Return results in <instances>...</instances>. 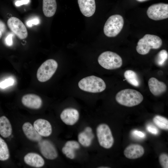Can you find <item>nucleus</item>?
<instances>
[{
    "label": "nucleus",
    "mask_w": 168,
    "mask_h": 168,
    "mask_svg": "<svg viewBox=\"0 0 168 168\" xmlns=\"http://www.w3.org/2000/svg\"><path fill=\"white\" fill-rule=\"evenodd\" d=\"M115 99L119 104L131 107L140 104L143 97L138 91L131 89H126L119 91L116 95Z\"/></svg>",
    "instance_id": "obj_1"
},
{
    "label": "nucleus",
    "mask_w": 168,
    "mask_h": 168,
    "mask_svg": "<svg viewBox=\"0 0 168 168\" xmlns=\"http://www.w3.org/2000/svg\"><path fill=\"white\" fill-rule=\"evenodd\" d=\"M162 45V40L158 36L147 34L139 40L136 49L139 54L145 55L149 52L151 49H158Z\"/></svg>",
    "instance_id": "obj_2"
},
{
    "label": "nucleus",
    "mask_w": 168,
    "mask_h": 168,
    "mask_svg": "<svg viewBox=\"0 0 168 168\" xmlns=\"http://www.w3.org/2000/svg\"><path fill=\"white\" fill-rule=\"evenodd\" d=\"M82 90L93 93L103 91L106 86L105 82L100 77L95 76H88L81 80L78 83Z\"/></svg>",
    "instance_id": "obj_3"
},
{
    "label": "nucleus",
    "mask_w": 168,
    "mask_h": 168,
    "mask_svg": "<svg viewBox=\"0 0 168 168\" xmlns=\"http://www.w3.org/2000/svg\"><path fill=\"white\" fill-rule=\"evenodd\" d=\"M98 61L101 67L108 70L119 68L123 63L122 59L119 55L110 51L101 53L98 58Z\"/></svg>",
    "instance_id": "obj_4"
},
{
    "label": "nucleus",
    "mask_w": 168,
    "mask_h": 168,
    "mask_svg": "<svg viewBox=\"0 0 168 168\" xmlns=\"http://www.w3.org/2000/svg\"><path fill=\"white\" fill-rule=\"evenodd\" d=\"M124 22V19L120 15L115 14L110 16L104 25V34L108 37L116 36L122 30Z\"/></svg>",
    "instance_id": "obj_5"
},
{
    "label": "nucleus",
    "mask_w": 168,
    "mask_h": 168,
    "mask_svg": "<svg viewBox=\"0 0 168 168\" xmlns=\"http://www.w3.org/2000/svg\"><path fill=\"white\" fill-rule=\"evenodd\" d=\"M96 133L100 145L105 149H109L113 146L114 139L109 126L105 124H99L96 129Z\"/></svg>",
    "instance_id": "obj_6"
},
{
    "label": "nucleus",
    "mask_w": 168,
    "mask_h": 168,
    "mask_svg": "<svg viewBox=\"0 0 168 168\" xmlns=\"http://www.w3.org/2000/svg\"><path fill=\"white\" fill-rule=\"evenodd\" d=\"M57 62L53 59H49L44 62L38 68L37 77L40 82L47 81L52 76L57 67Z\"/></svg>",
    "instance_id": "obj_7"
},
{
    "label": "nucleus",
    "mask_w": 168,
    "mask_h": 168,
    "mask_svg": "<svg viewBox=\"0 0 168 168\" xmlns=\"http://www.w3.org/2000/svg\"><path fill=\"white\" fill-rule=\"evenodd\" d=\"M148 17L152 20L158 21L168 17V4L164 3L155 4L150 6L147 11Z\"/></svg>",
    "instance_id": "obj_8"
},
{
    "label": "nucleus",
    "mask_w": 168,
    "mask_h": 168,
    "mask_svg": "<svg viewBox=\"0 0 168 168\" xmlns=\"http://www.w3.org/2000/svg\"><path fill=\"white\" fill-rule=\"evenodd\" d=\"M7 25L11 30L20 39L26 38L28 36L26 28L19 19L12 17L7 20Z\"/></svg>",
    "instance_id": "obj_9"
},
{
    "label": "nucleus",
    "mask_w": 168,
    "mask_h": 168,
    "mask_svg": "<svg viewBox=\"0 0 168 168\" xmlns=\"http://www.w3.org/2000/svg\"><path fill=\"white\" fill-rule=\"evenodd\" d=\"M38 144L40 152L45 158L53 160L57 157V151L51 141L47 139L42 140L38 142Z\"/></svg>",
    "instance_id": "obj_10"
},
{
    "label": "nucleus",
    "mask_w": 168,
    "mask_h": 168,
    "mask_svg": "<svg viewBox=\"0 0 168 168\" xmlns=\"http://www.w3.org/2000/svg\"><path fill=\"white\" fill-rule=\"evenodd\" d=\"M62 121L65 124L68 125L75 124L78 120L79 114L76 109L69 108L64 109L60 115Z\"/></svg>",
    "instance_id": "obj_11"
},
{
    "label": "nucleus",
    "mask_w": 168,
    "mask_h": 168,
    "mask_svg": "<svg viewBox=\"0 0 168 168\" xmlns=\"http://www.w3.org/2000/svg\"><path fill=\"white\" fill-rule=\"evenodd\" d=\"M33 126L41 136L48 137L52 133V126L50 122L45 119H39L36 120L33 123Z\"/></svg>",
    "instance_id": "obj_12"
},
{
    "label": "nucleus",
    "mask_w": 168,
    "mask_h": 168,
    "mask_svg": "<svg viewBox=\"0 0 168 168\" xmlns=\"http://www.w3.org/2000/svg\"><path fill=\"white\" fill-rule=\"evenodd\" d=\"M22 104L26 107L32 109H38L42 105L41 98L34 94H27L24 96L21 99Z\"/></svg>",
    "instance_id": "obj_13"
},
{
    "label": "nucleus",
    "mask_w": 168,
    "mask_h": 168,
    "mask_svg": "<svg viewBox=\"0 0 168 168\" xmlns=\"http://www.w3.org/2000/svg\"><path fill=\"white\" fill-rule=\"evenodd\" d=\"M149 90L155 96H158L166 91L167 86L163 82L158 81L156 78L152 77L148 82Z\"/></svg>",
    "instance_id": "obj_14"
},
{
    "label": "nucleus",
    "mask_w": 168,
    "mask_h": 168,
    "mask_svg": "<svg viewBox=\"0 0 168 168\" xmlns=\"http://www.w3.org/2000/svg\"><path fill=\"white\" fill-rule=\"evenodd\" d=\"M144 149L141 145L138 144H132L124 149V154L126 157L130 159L139 158L144 154Z\"/></svg>",
    "instance_id": "obj_15"
},
{
    "label": "nucleus",
    "mask_w": 168,
    "mask_h": 168,
    "mask_svg": "<svg viewBox=\"0 0 168 168\" xmlns=\"http://www.w3.org/2000/svg\"><path fill=\"white\" fill-rule=\"evenodd\" d=\"M80 9L85 16L89 17L94 13L96 8L95 0H77Z\"/></svg>",
    "instance_id": "obj_16"
},
{
    "label": "nucleus",
    "mask_w": 168,
    "mask_h": 168,
    "mask_svg": "<svg viewBox=\"0 0 168 168\" xmlns=\"http://www.w3.org/2000/svg\"><path fill=\"white\" fill-rule=\"evenodd\" d=\"M24 161L27 165L36 168L41 167L45 163L43 158L39 154L34 152H30L26 155Z\"/></svg>",
    "instance_id": "obj_17"
},
{
    "label": "nucleus",
    "mask_w": 168,
    "mask_h": 168,
    "mask_svg": "<svg viewBox=\"0 0 168 168\" xmlns=\"http://www.w3.org/2000/svg\"><path fill=\"white\" fill-rule=\"evenodd\" d=\"M22 129L26 136L30 140L39 142L42 140V136L38 133L30 123H25L22 125Z\"/></svg>",
    "instance_id": "obj_18"
},
{
    "label": "nucleus",
    "mask_w": 168,
    "mask_h": 168,
    "mask_svg": "<svg viewBox=\"0 0 168 168\" xmlns=\"http://www.w3.org/2000/svg\"><path fill=\"white\" fill-rule=\"evenodd\" d=\"M94 137L91 128L87 127L85 128L83 131L81 132L78 134V142L82 146L86 147H88L91 145Z\"/></svg>",
    "instance_id": "obj_19"
},
{
    "label": "nucleus",
    "mask_w": 168,
    "mask_h": 168,
    "mask_svg": "<svg viewBox=\"0 0 168 168\" xmlns=\"http://www.w3.org/2000/svg\"><path fill=\"white\" fill-rule=\"evenodd\" d=\"M12 133V128L11 124L5 116L0 117V134L4 138L11 136Z\"/></svg>",
    "instance_id": "obj_20"
},
{
    "label": "nucleus",
    "mask_w": 168,
    "mask_h": 168,
    "mask_svg": "<svg viewBox=\"0 0 168 168\" xmlns=\"http://www.w3.org/2000/svg\"><path fill=\"white\" fill-rule=\"evenodd\" d=\"M56 0H43V11L47 17H51L55 14L57 9Z\"/></svg>",
    "instance_id": "obj_21"
},
{
    "label": "nucleus",
    "mask_w": 168,
    "mask_h": 168,
    "mask_svg": "<svg viewBox=\"0 0 168 168\" xmlns=\"http://www.w3.org/2000/svg\"><path fill=\"white\" fill-rule=\"evenodd\" d=\"M125 79L130 84L138 87L140 84V82L137 73L134 71L128 70L126 71L124 73Z\"/></svg>",
    "instance_id": "obj_22"
},
{
    "label": "nucleus",
    "mask_w": 168,
    "mask_h": 168,
    "mask_svg": "<svg viewBox=\"0 0 168 168\" xmlns=\"http://www.w3.org/2000/svg\"><path fill=\"white\" fill-rule=\"evenodd\" d=\"M10 157L9 149L5 141L0 137V160L5 161Z\"/></svg>",
    "instance_id": "obj_23"
},
{
    "label": "nucleus",
    "mask_w": 168,
    "mask_h": 168,
    "mask_svg": "<svg viewBox=\"0 0 168 168\" xmlns=\"http://www.w3.org/2000/svg\"><path fill=\"white\" fill-rule=\"evenodd\" d=\"M153 121L156 126L160 129L168 130V120L166 118L160 115H156L153 118Z\"/></svg>",
    "instance_id": "obj_24"
},
{
    "label": "nucleus",
    "mask_w": 168,
    "mask_h": 168,
    "mask_svg": "<svg viewBox=\"0 0 168 168\" xmlns=\"http://www.w3.org/2000/svg\"><path fill=\"white\" fill-rule=\"evenodd\" d=\"M168 57L167 52L165 49H162L157 54L155 58V62L157 65L162 66L164 65Z\"/></svg>",
    "instance_id": "obj_25"
},
{
    "label": "nucleus",
    "mask_w": 168,
    "mask_h": 168,
    "mask_svg": "<svg viewBox=\"0 0 168 168\" xmlns=\"http://www.w3.org/2000/svg\"><path fill=\"white\" fill-rule=\"evenodd\" d=\"M62 152L66 156L71 159H74L76 156L75 150L69 147L64 146L62 148Z\"/></svg>",
    "instance_id": "obj_26"
},
{
    "label": "nucleus",
    "mask_w": 168,
    "mask_h": 168,
    "mask_svg": "<svg viewBox=\"0 0 168 168\" xmlns=\"http://www.w3.org/2000/svg\"><path fill=\"white\" fill-rule=\"evenodd\" d=\"M159 163L163 168H168V156L164 153L161 154L159 156Z\"/></svg>",
    "instance_id": "obj_27"
},
{
    "label": "nucleus",
    "mask_w": 168,
    "mask_h": 168,
    "mask_svg": "<svg viewBox=\"0 0 168 168\" xmlns=\"http://www.w3.org/2000/svg\"><path fill=\"white\" fill-rule=\"evenodd\" d=\"M64 146L70 147L75 150L79 149L80 147V143L75 140H69L67 141Z\"/></svg>",
    "instance_id": "obj_28"
},
{
    "label": "nucleus",
    "mask_w": 168,
    "mask_h": 168,
    "mask_svg": "<svg viewBox=\"0 0 168 168\" xmlns=\"http://www.w3.org/2000/svg\"><path fill=\"white\" fill-rule=\"evenodd\" d=\"M14 83V80L12 78H7L0 82V87L2 88H5L12 85Z\"/></svg>",
    "instance_id": "obj_29"
},
{
    "label": "nucleus",
    "mask_w": 168,
    "mask_h": 168,
    "mask_svg": "<svg viewBox=\"0 0 168 168\" xmlns=\"http://www.w3.org/2000/svg\"><path fill=\"white\" fill-rule=\"evenodd\" d=\"M146 128L149 132L153 135H157L159 131L158 129L152 125H148L147 126Z\"/></svg>",
    "instance_id": "obj_30"
},
{
    "label": "nucleus",
    "mask_w": 168,
    "mask_h": 168,
    "mask_svg": "<svg viewBox=\"0 0 168 168\" xmlns=\"http://www.w3.org/2000/svg\"><path fill=\"white\" fill-rule=\"evenodd\" d=\"M39 20L38 18H35L28 21L26 22V25L28 27H31L33 25H36L39 23Z\"/></svg>",
    "instance_id": "obj_31"
},
{
    "label": "nucleus",
    "mask_w": 168,
    "mask_h": 168,
    "mask_svg": "<svg viewBox=\"0 0 168 168\" xmlns=\"http://www.w3.org/2000/svg\"><path fill=\"white\" fill-rule=\"evenodd\" d=\"M13 34L11 33L8 35L5 39L6 44L8 46H11L13 44L12 37Z\"/></svg>",
    "instance_id": "obj_32"
},
{
    "label": "nucleus",
    "mask_w": 168,
    "mask_h": 168,
    "mask_svg": "<svg viewBox=\"0 0 168 168\" xmlns=\"http://www.w3.org/2000/svg\"><path fill=\"white\" fill-rule=\"evenodd\" d=\"M133 134L134 136L141 138H144L146 136L144 133L137 130H134L133 132Z\"/></svg>",
    "instance_id": "obj_33"
},
{
    "label": "nucleus",
    "mask_w": 168,
    "mask_h": 168,
    "mask_svg": "<svg viewBox=\"0 0 168 168\" xmlns=\"http://www.w3.org/2000/svg\"><path fill=\"white\" fill-rule=\"evenodd\" d=\"M30 2V0H21L18 1L15 3V5L17 6L28 4Z\"/></svg>",
    "instance_id": "obj_34"
},
{
    "label": "nucleus",
    "mask_w": 168,
    "mask_h": 168,
    "mask_svg": "<svg viewBox=\"0 0 168 168\" xmlns=\"http://www.w3.org/2000/svg\"><path fill=\"white\" fill-rule=\"evenodd\" d=\"M6 30V27L5 24L0 20V30L2 33H4Z\"/></svg>",
    "instance_id": "obj_35"
},
{
    "label": "nucleus",
    "mask_w": 168,
    "mask_h": 168,
    "mask_svg": "<svg viewBox=\"0 0 168 168\" xmlns=\"http://www.w3.org/2000/svg\"><path fill=\"white\" fill-rule=\"evenodd\" d=\"M137 1L140 2H142L143 1H145L147 0H137Z\"/></svg>",
    "instance_id": "obj_36"
},
{
    "label": "nucleus",
    "mask_w": 168,
    "mask_h": 168,
    "mask_svg": "<svg viewBox=\"0 0 168 168\" xmlns=\"http://www.w3.org/2000/svg\"><path fill=\"white\" fill-rule=\"evenodd\" d=\"M98 168H110L109 167H105V166H101V167H99Z\"/></svg>",
    "instance_id": "obj_37"
},
{
    "label": "nucleus",
    "mask_w": 168,
    "mask_h": 168,
    "mask_svg": "<svg viewBox=\"0 0 168 168\" xmlns=\"http://www.w3.org/2000/svg\"><path fill=\"white\" fill-rule=\"evenodd\" d=\"M2 32L0 30V39L1 38L2 36Z\"/></svg>",
    "instance_id": "obj_38"
}]
</instances>
